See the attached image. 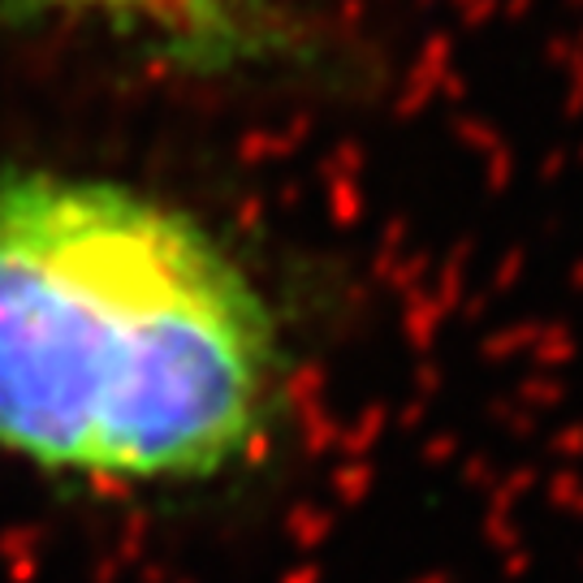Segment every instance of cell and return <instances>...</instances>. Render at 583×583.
<instances>
[{
  "label": "cell",
  "instance_id": "6da1fadb",
  "mask_svg": "<svg viewBox=\"0 0 583 583\" xmlns=\"http://www.w3.org/2000/svg\"><path fill=\"white\" fill-rule=\"evenodd\" d=\"M308 338L242 233L100 164L0 155V475L187 523L290 459Z\"/></svg>",
  "mask_w": 583,
  "mask_h": 583
},
{
  "label": "cell",
  "instance_id": "7a4b0ae2",
  "mask_svg": "<svg viewBox=\"0 0 583 583\" xmlns=\"http://www.w3.org/2000/svg\"><path fill=\"white\" fill-rule=\"evenodd\" d=\"M0 22L18 31L96 27L121 39H152V48L203 70L255 61L281 39L238 0H0Z\"/></svg>",
  "mask_w": 583,
  "mask_h": 583
},
{
  "label": "cell",
  "instance_id": "3957f363",
  "mask_svg": "<svg viewBox=\"0 0 583 583\" xmlns=\"http://www.w3.org/2000/svg\"><path fill=\"white\" fill-rule=\"evenodd\" d=\"M251 13H260L264 22H272V27H281V4L277 0H242Z\"/></svg>",
  "mask_w": 583,
  "mask_h": 583
}]
</instances>
